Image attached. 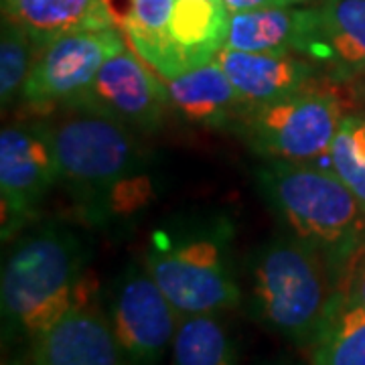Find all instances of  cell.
I'll use <instances>...</instances> for the list:
<instances>
[{
  "label": "cell",
  "mask_w": 365,
  "mask_h": 365,
  "mask_svg": "<svg viewBox=\"0 0 365 365\" xmlns=\"http://www.w3.org/2000/svg\"><path fill=\"white\" fill-rule=\"evenodd\" d=\"M272 365H290V364H272Z\"/></svg>",
  "instance_id": "26"
},
{
  "label": "cell",
  "mask_w": 365,
  "mask_h": 365,
  "mask_svg": "<svg viewBox=\"0 0 365 365\" xmlns=\"http://www.w3.org/2000/svg\"><path fill=\"white\" fill-rule=\"evenodd\" d=\"M106 317L132 365H158L181 321L144 264L126 266L114 280Z\"/></svg>",
  "instance_id": "8"
},
{
  "label": "cell",
  "mask_w": 365,
  "mask_h": 365,
  "mask_svg": "<svg viewBox=\"0 0 365 365\" xmlns=\"http://www.w3.org/2000/svg\"><path fill=\"white\" fill-rule=\"evenodd\" d=\"M232 234L223 217L175 222L153 232L144 266L181 317L217 314L242 302L230 258Z\"/></svg>",
  "instance_id": "5"
},
{
  "label": "cell",
  "mask_w": 365,
  "mask_h": 365,
  "mask_svg": "<svg viewBox=\"0 0 365 365\" xmlns=\"http://www.w3.org/2000/svg\"><path fill=\"white\" fill-rule=\"evenodd\" d=\"M124 47L126 39L116 26L73 31L41 45L21 93L23 104L39 116L66 108Z\"/></svg>",
  "instance_id": "7"
},
{
  "label": "cell",
  "mask_w": 365,
  "mask_h": 365,
  "mask_svg": "<svg viewBox=\"0 0 365 365\" xmlns=\"http://www.w3.org/2000/svg\"><path fill=\"white\" fill-rule=\"evenodd\" d=\"M349 128H351L353 150L361 160H365V122L359 118H349Z\"/></svg>",
  "instance_id": "24"
},
{
  "label": "cell",
  "mask_w": 365,
  "mask_h": 365,
  "mask_svg": "<svg viewBox=\"0 0 365 365\" xmlns=\"http://www.w3.org/2000/svg\"><path fill=\"white\" fill-rule=\"evenodd\" d=\"M313 365H365V309L337 290L331 313L311 345Z\"/></svg>",
  "instance_id": "18"
},
{
  "label": "cell",
  "mask_w": 365,
  "mask_h": 365,
  "mask_svg": "<svg viewBox=\"0 0 365 365\" xmlns=\"http://www.w3.org/2000/svg\"><path fill=\"white\" fill-rule=\"evenodd\" d=\"M304 2H309V0H223L230 14L274 9V6H297V4H304Z\"/></svg>",
  "instance_id": "23"
},
{
  "label": "cell",
  "mask_w": 365,
  "mask_h": 365,
  "mask_svg": "<svg viewBox=\"0 0 365 365\" xmlns=\"http://www.w3.org/2000/svg\"><path fill=\"white\" fill-rule=\"evenodd\" d=\"M248 106L282 100L311 86L317 67L300 53H252L223 47L215 55Z\"/></svg>",
  "instance_id": "13"
},
{
  "label": "cell",
  "mask_w": 365,
  "mask_h": 365,
  "mask_svg": "<svg viewBox=\"0 0 365 365\" xmlns=\"http://www.w3.org/2000/svg\"><path fill=\"white\" fill-rule=\"evenodd\" d=\"M331 163L341 181L351 189L353 195L357 197V201L365 209V160H361L353 150L349 118H343L335 140L331 144Z\"/></svg>",
  "instance_id": "21"
},
{
  "label": "cell",
  "mask_w": 365,
  "mask_h": 365,
  "mask_svg": "<svg viewBox=\"0 0 365 365\" xmlns=\"http://www.w3.org/2000/svg\"><path fill=\"white\" fill-rule=\"evenodd\" d=\"M302 55L339 81L365 76V0H321Z\"/></svg>",
  "instance_id": "12"
},
{
  "label": "cell",
  "mask_w": 365,
  "mask_h": 365,
  "mask_svg": "<svg viewBox=\"0 0 365 365\" xmlns=\"http://www.w3.org/2000/svg\"><path fill=\"white\" fill-rule=\"evenodd\" d=\"M66 110L43 122L59 185L93 223L138 213L155 189L130 126L83 108Z\"/></svg>",
  "instance_id": "1"
},
{
  "label": "cell",
  "mask_w": 365,
  "mask_h": 365,
  "mask_svg": "<svg viewBox=\"0 0 365 365\" xmlns=\"http://www.w3.org/2000/svg\"><path fill=\"white\" fill-rule=\"evenodd\" d=\"M258 185L290 234L321 252L333 276L341 278L365 244V209L339 175L270 158L258 170Z\"/></svg>",
  "instance_id": "3"
},
{
  "label": "cell",
  "mask_w": 365,
  "mask_h": 365,
  "mask_svg": "<svg viewBox=\"0 0 365 365\" xmlns=\"http://www.w3.org/2000/svg\"><path fill=\"white\" fill-rule=\"evenodd\" d=\"M173 365H237L234 341L217 314L181 317L173 339Z\"/></svg>",
  "instance_id": "19"
},
{
  "label": "cell",
  "mask_w": 365,
  "mask_h": 365,
  "mask_svg": "<svg viewBox=\"0 0 365 365\" xmlns=\"http://www.w3.org/2000/svg\"><path fill=\"white\" fill-rule=\"evenodd\" d=\"M337 290H341L349 302L365 309V244L347 262L345 270L341 274Z\"/></svg>",
  "instance_id": "22"
},
{
  "label": "cell",
  "mask_w": 365,
  "mask_h": 365,
  "mask_svg": "<svg viewBox=\"0 0 365 365\" xmlns=\"http://www.w3.org/2000/svg\"><path fill=\"white\" fill-rule=\"evenodd\" d=\"M31 357L33 365H132L91 292L33 339Z\"/></svg>",
  "instance_id": "11"
},
{
  "label": "cell",
  "mask_w": 365,
  "mask_h": 365,
  "mask_svg": "<svg viewBox=\"0 0 365 365\" xmlns=\"http://www.w3.org/2000/svg\"><path fill=\"white\" fill-rule=\"evenodd\" d=\"M90 246L61 223H45L16 240L2 266L0 304L4 329L37 339L83 299Z\"/></svg>",
  "instance_id": "2"
},
{
  "label": "cell",
  "mask_w": 365,
  "mask_h": 365,
  "mask_svg": "<svg viewBox=\"0 0 365 365\" xmlns=\"http://www.w3.org/2000/svg\"><path fill=\"white\" fill-rule=\"evenodd\" d=\"M335 294L323 254L294 234L276 235L250 260V311L300 347L314 343Z\"/></svg>",
  "instance_id": "4"
},
{
  "label": "cell",
  "mask_w": 365,
  "mask_h": 365,
  "mask_svg": "<svg viewBox=\"0 0 365 365\" xmlns=\"http://www.w3.org/2000/svg\"><path fill=\"white\" fill-rule=\"evenodd\" d=\"M165 86L170 108H175L185 120L203 126L220 128L237 122L250 108L215 57L165 79Z\"/></svg>",
  "instance_id": "14"
},
{
  "label": "cell",
  "mask_w": 365,
  "mask_h": 365,
  "mask_svg": "<svg viewBox=\"0 0 365 365\" xmlns=\"http://www.w3.org/2000/svg\"><path fill=\"white\" fill-rule=\"evenodd\" d=\"M230 26L223 0H175L169 37L182 69L211 61L222 51Z\"/></svg>",
  "instance_id": "17"
},
{
  "label": "cell",
  "mask_w": 365,
  "mask_h": 365,
  "mask_svg": "<svg viewBox=\"0 0 365 365\" xmlns=\"http://www.w3.org/2000/svg\"><path fill=\"white\" fill-rule=\"evenodd\" d=\"M35 43L21 25L11 19H2L0 39V100L2 108L21 98L29 71L35 59Z\"/></svg>",
  "instance_id": "20"
},
{
  "label": "cell",
  "mask_w": 365,
  "mask_h": 365,
  "mask_svg": "<svg viewBox=\"0 0 365 365\" xmlns=\"http://www.w3.org/2000/svg\"><path fill=\"white\" fill-rule=\"evenodd\" d=\"M55 182L59 175L43 122L6 126L0 134L2 240L25 227Z\"/></svg>",
  "instance_id": "9"
},
{
  "label": "cell",
  "mask_w": 365,
  "mask_h": 365,
  "mask_svg": "<svg viewBox=\"0 0 365 365\" xmlns=\"http://www.w3.org/2000/svg\"><path fill=\"white\" fill-rule=\"evenodd\" d=\"M2 13L25 29L35 47L73 31L114 26L104 0H2Z\"/></svg>",
  "instance_id": "16"
},
{
  "label": "cell",
  "mask_w": 365,
  "mask_h": 365,
  "mask_svg": "<svg viewBox=\"0 0 365 365\" xmlns=\"http://www.w3.org/2000/svg\"><path fill=\"white\" fill-rule=\"evenodd\" d=\"M314 23V6H274L230 14L225 45L252 53H300Z\"/></svg>",
  "instance_id": "15"
},
{
  "label": "cell",
  "mask_w": 365,
  "mask_h": 365,
  "mask_svg": "<svg viewBox=\"0 0 365 365\" xmlns=\"http://www.w3.org/2000/svg\"><path fill=\"white\" fill-rule=\"evenodd\" d=\"M355 81H357V93L365 100V76H361L359 79H355Z\"/></svg>",
  "instance_id": "25"
},
{
  "label": "cell",
  "mask_w": 365,
  "mask_h": 365,
  "mask_svg": "<svg viewBox=\"0 0 365 365\" xmlns=\"http://www.w3.org/2000/svg\"><path fill=\"white\" fill-rule=\"evenodd\" d=\"M341 122L339 98L309 86L282 100L250 106L237 120V130L262 157L302 163L331 150Z\"/></svg>",
  "instance_id": "6"
},
{
  "label": "cell",
  "mask_w": 365,
  "mask_h": 365,
  "mask_svg": "<svg viewBox=\"0 0 365 365\" xmlns=\"http://www.w3.org/2000/svg\"><path fill=\"white\" fill-rule=\"evenodd\" d=\"M169 106L165 79L124 47L106 61L96 79L66 108L104 114L132 130H155Z\"/></svg>",
  "instance_id": "10"
}]
</instances>
